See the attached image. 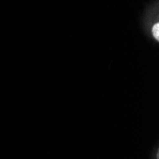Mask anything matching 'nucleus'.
<instances>
[{
    "mask_svg": "<svg viewBox=\"0 0 159 159\" xmlns=\"http://www.w3.org/2000/svg\"><path fill=\"white\" fill-rule=\"evenodd\" d=\"M152 34H153L154 37L158 40V38H159V26H158V24H155L154 27L152 28Z\"/></svg>",
    "mask_w": 159,
    "mask_h": 159,
    "instance_id": "obj_1",
    "label": "nucleus"
}]
</instances>
